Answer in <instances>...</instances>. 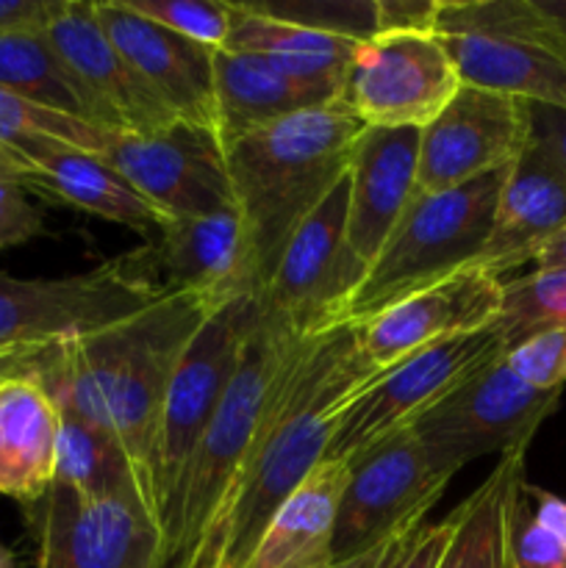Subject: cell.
Wrapping results in <instances>:
<instances>
[{
  "label": "cell",
  "instance_id": "5",
  "mask_svg": "<svg viewBox=\"0 0 566 568\" xmlns=\"http://www.w3.org/2000/svg\"><path fill=\"white\" fill-rule=\"evenodd\" d=\"M505 170L444 192H416L344 305L342 322L358 325L397 300L475 264L492 233Z\"/></svg>",
  "mask_w": 566,
  "mask_h": 568
},
{
  "label": "cell",
  "instance_id": "33",
  "mask_svg": "<svg viewBox=\"0 0 566 568\" xmlns=\"http://www.w3.org/2000/svg\"><path fill=\"white\" fill-rule=\"evenodd\" d=\"M247 3V0H244ZM255 11L270 14L275 20L294 22V26L314 28V31L333 33V37L366 42L386 33V3L383 0H253Z\"/></svg>",
  "mask_w": 566,
  "mask_h": 568
},
{
  "label": "cell",
  "instance_id": "30",
  "mask_svg": "<svg viewBox=\"0 0 566 568\" xmlns=\"http://www.w3.org/2000/svg\"><path fill=\"white\" fill-rule=\"evenodd\" d=\"M53 483L81 499H105L122 491L142 494L125 447L105 427L94 425L67 405H59Z\"/></svg>",
  "mask_w": 566,
  "mask_h": 568
},
{
  "label": "cell",
  "instance_id": "16",
  "mask_svg": "<svg viewBox=\"0 0 566 568\" xmlns=\"http://www.w3.org/2000/svg\"><path fill=\"white\" fill-rule=\"evenodd\" d=\"M503 277L472 264L358 322V349L377 372L461 333L481 331L503 311Z\"/></svg>",
  "mask_w": 566,
  "mask_h": 568
},
{
  "label": "cell",
  "instance_id": "19",
  "mask_svg": "<svg viewBox=\"0 0 566 568\" xmlns=\"http://www.w3.org/2000/svg\"><path fill=\"white\" fill-rule=\"evenodd\" d=\"M44 33L78 81L98 100L114 131L153 133L181 122L117 50L98 22L94 3L61 0Z\"/></svg>",
  "mask_w": 566,
  "mask_h": 568
},
{
  "label": "cell",
  "instance_id": "21",
  "mask_svg": "<svg viewBox=\"0 0 566 568\" xmlns=\"http://www.w3.org/2000/svg\"><path fill=\"white\" fill-rule=\"evenodd\" d=\"M420 131L370 128L350 161L347 258L358 286L416 194Z\"/></svg>",
  "mask_w": 566,
  "mask_h": 568
},
{
  "label": "cell",
  "instance_id": "32",
  "mask_svg": "<svg viewBox=\"0 0 566 568\" xmlns=\"http://www.w3.org/2000/svg\"><path fill=\"white\" fill-rule=\"evenodd\" d=\"M497 325L508 347L533 331L566 325V270H530L505 281Z\"/></svg>",
  "mask_w": 566,
  "mask_h": 568
},
{
  "label": "cell",
  "instance_id": "31",
  "mask_svg": "<svg viewBox=\"0 0 566 568\" xmlns=\"http://www.w3.org/2000/svg\"><path fill=\"white\" fill-rule=\"evenodd\" d=\"M511 568H566V499L522 483L508 525Z\"/></svg>",
  "mask_w": 566,
  "mask_h": 568
},
{
  "label": "cell",
  "instance_id": "17",
  "mask_svg": "<svg viewBox=\"0 0 566 568\" xmlns=\"http://www.w3.org/2000/svg\"><path fill=\"white\" fill-rule=\"evenodd\" d=\"M0 159L31 197L87 211L142 236L161 233L172 222L114 166L89 150L55 139H26L0 148Z\"/></svg>",
  "mask_w": 566,
  "mask_h": 568
},
{
  "label": "cell",
  "instance_id": "18",
  "mask_svg": "<svg viewBox=\"0 0 566 568\" xmlns=\"http://www.w3.org/2000/svg\"><path fill=\"white\" fill-rule=\"evenodd\" d=\"M148 247L166 294H200L228 305L259 292L253 244L236 205L178 216Z\"/></svg>",
  "mask_w": 566,
  "mask_h": 568
},
{
  "label": "cell",
  "instance_id": "34",
  "mask_svg": "<svg viewBox=\"0 0 566 568\" xmlns=\"http://www.w3.org/2000/svg\"><path fill=\"white\" fill-rule=\"evenodd\" d=\"M114 133L117 131H109V128L44 109L0 87V148L26 142V139H55V142L100 155Z\"/></svg>",
  "mask_w": 566,
  "mask_h": 568
},
{
  "label": "cell",
  "instance_id": "10",
  "mask_svg": "<svg viewBox=\"0 0 566 568\" xmlns=\"http://www.w3.org/2000/svg\"><path fill=\"white\" fill-rule=\"evenodd\" d=\"M461 75L436 31H392L358 42L338 103L366 128H422L461 89Z\"/></svg>",
  "mask_w": 566,
  "mask_h": 568
},
{
  "label": "cell",
  "instance_id": "44",
  "mask_svg": "<svg viewBox=\"0 0 566 568\" xmlns=\"http://www.w3.org/2000/svg\"><path fill=\"white\" fill-rule=\"evenodd\" d=\"M533 3L542 11L544 20L549 22V28H553V33L558 37L560 50H564L566 55V0H533Z\"/></svg>",
  "mask_w": 566,
  "mask_h": 568
},
{
  "label": "cell",
  "instance_id": "2",
  "mask_svg": "<svg viewBox=\"0 0 566 568\" xmlns=\"http://www.w3.org/2000/svg\"><path fill=\"white\" fill-rule=\"evenodd\" d=\"M381 375L358 349L353 322L316 333L300 349L255 436L222 536L220 568H244L272 516L327 460L355 394Z\"/></svg>",
  "mask_w": 566,
  "mask_h": 568
},
{
  "label": "cell",
  "instance_id": "28",
  "mask_svg": "<svg viewBox=\"0 0 566 568\" xmlns=\"http://www.w3.org/2000/svg\"><path fill=\"white\" fill-rule=\"evenodd\" d=\"M527 447L499 455L486 480L453 510L455 532L438 568H508V525L525 477Z\"/></svg>",
  "mask_w": 566,
  "mask_h": 568
},
{
  "label": "cell",
  "instance_id": "7",
  "mask_svg": "<svg viewBox=\"0 0 566 568\" xmlns=\"http://www.w3.org/2000/svg\"><path fill=\"white\" fill-rule=\"evenodd\" d=\"M259 303L255 294L239 297L222 305L194 336L183 353L170 388L161 405L159 433H155L153 455V514L155 521H164L178 486L225 397L233 381L239 361H242L244 342L253 327Z\"/></svg>",
  "mask_w": 566,
  "mask_h": 568
},
{
  "label": "cell",
  "instance_id": "15",
  "mask_svg": "<svg viewBox=\"0 0 566 568\" xmlns=\"http://www.w3.org/2000/svg\"><path fill=\"white\" fill-rule=\"evenodd\" d=\"M530 139L525 100L461 83L447 105L420 131L416 192H444L505 170Z\"/></svg>",
  "mask_w": 566,
  "mask_h": 568
},
{
  "label": "cell",
  "instance_id": "9",
  "mask_svg": "<svg viewBox=\"0 0 566 568\" xmlns=\"http://www.w3.org/2000/svg\"><path fill=\"white\" fill-rule=\"evenodd\" d=\"M499 325L461 333L420 349L381 372L364 392L355 394L338 425L327 460H350L400 427H411L422 414L464 386L472 375L505 355Z\"/></svg>",
  "mask_w": 566,
  "mask_h": 568
},
{
  "label": "cell",
  "instance_id": "43",
  "mask_svg": "<svg viewBox=\"0 0 566 568\" xmlns=\"http://www.w3.org/2000/svg\"><path fill=\"white\" fill-rule=\"evenodd\" d=\"M533 270H566V225L533 255Z\"/></svg>",
  "mask_w": 566,
  "mask_h": 568
},
{
  "label": "cell",
  "instance_id": "8",
  "mask_svg": "<svg viewBox=\"0 0 566 568\" xmlns=\"http://www.w3.org/2000/svg\"><path fill=\"white\" fill-rule=\"evenodd\" d=\"M560 397L564 392H536L522 383L499 355L422 414L411 430L425 444L431 464L453 480L472 460L530 447Z\"/></svg>",
  "mask_w": 566,
  "mask_h": 568
},
{
  "label": "cell",
  "instance_id": "22",
  "mask_svg": "<svg viewBox=\"0 0 566 568\" xmlns=\"http://www.w3.org/2000/svg\"><path fill=\"white\" fill-rule=\"evenodd\" d=\"M564 225L566 175L527 139L525 150L505 170L492 233L475 264L505 281V272L530 264Z\"/></svg>",
  "mask_w": 566,
  "mask_h": 568
},
{
  "label": "cell",
  "instance_id": "35",
  "mask_svg": "<svg viewBox=\"0 0 566 568\" xmlns=\"http://www.w3.org/2000/svg\"><path fill=\"white\" fill-rule=\"evenodd\" d=\"M122 3L133 14L209 50L225 48L236 17V9L228 0H122Z\"/></svg>",
  "mask_w": 566,
  "mask_h": 568
},
{
  "label": "cell",
  "instance_id": "11",
  "mask_svg": "<svg viewBox=\"0 0 566 568\" xmlns=\"http://www.w3.org/2000/svg\"><path fill=\"white\" fill-rule=\"evenodd\" d=\"M347 175L294 227L255 303L259 314L297 336L344 325V305L358 288L347 258Z\"/></svg>",
  "mask_w": 566,
  "mask_h": 568
},
{
  "label": "cell",
  "instance_id": "40",
  "mask_svg": "<svg viewBox=\"0 0 566 568\" xmlns=\"http://www.w3.org/2000/svg\"><path fill=\"white\" fill-rule=\"evenodd\" d=\"M422 525H425V521H422ZM422 525L403 527V530H397L394 536H388L386 541L375 544V547L364 549V552L353 555V558L333 560L327 568H394L397 566V560L403 558L405 549L411 547V541H414Z\"/></svg>",
  "mask_w": 566,
  "mask_h": 568
},
{
  "label": "cell",
  "instance_id": "3",
  "mask_svg": "<svg viewBox=\"0 0 566 568\" xmlns=\"http://www.w3.org/2000/svg\"><path fill=\"white\" fill-rule=\"evenodd\" d=\"M309 338L255 314L231 386L161 521L155 568H220L222 536L259 427Z\"/></svg>",
  "mask_w": 566,
  "mask_h": 568
},
{
  "label": "cell",
  "instance_id": "45",
  "mask_svg": "<svg viewBox=\"0 0 566 568\" xmlns=\"http://www.w3.org/2000/svg\"><path fill=\"white\" fill-rule=\"evenodd\" d=\"M0 568H14V555L3 541H0Z\"/></svg>",
  "mask_w": 566,
  "mask_h": 568
},
{
  "label": "cell",
  "instance_id": "46",
  "mask_svg": "<svg viewBox=\"0 0 566 568\" xmlns=\"http://www.w3.org/2000/svg\"><path fill=\"white\" fill-rule=\"evenodd\" d=\"M508 568H511V564H508Z\"/></svg>",
  "mask_w": 566,
  "mask_h": 568
},
{
  "label": "cell",
  "instance_id": "6",
  "mask_svg": "<svg viewBox=\"0 0 566 568\" xmlns=\"http://www.w3.org/2000/svg\"><path fill=\"white\" fill-rule=\"evenodd\" d=\"M166 294L150 247L67 277L0 272V347L53 344L139 314Z\"/></svg>",
  "mask_w": 566,
  "mask_h": 568
},
{
  "label": "cell",
  "instance_id": "36",
  "mask_svg": "<svg viewBox=\"0 0 566 568\" xmlns=\"http://www.w3.org/2000/svg\"><path fill=\"white\" fill-rule=\"evenodd\" d=\"M508 369L536 392H564L566 386V325L542 327L505 349Z\"/></svg>",
  "mask_w": 566,
  "mask_h": 568
},
{
  "label": "cell",
  "instance_id": "14",
  "mask_svg": "<svg viewBox=\"0 0 566 568\" xmlns=\"http://www.w3.org/2000/svg\"><path fill=\"white\" fill-rule=\"evenodd\" d=\"M100 159L170 220L236 205L225 148L209 128L172 122L153 133L117 131Z\"/></svg>",
  "mask_w": 566,
  "mask_h": 568
},
{
  "label": "cell",
  "instance_id": "27",
  "mask_svg": "<svg viewBox=\"0 0 566 568\" xmlns=\"http://www.w3.org/2000/svg\"><path fill=\"white\" fill-rule=\"evenodd\" d=\"M325 105L247 50H214V122L222 144L272 125L294 111Z\"/></svg>",
  "mask_w": 566,
  "mask_h": 568
},
{
  "label": "cell",
  "instance_id": "41",
  "mask_svg": "<svg viewBox=\"0 0 566 568\" xmlns=\"http://www.w3.org/2000/svg\"><path fill=\"white\" fill-rule=\"evenodd\" d=\"M61 0H0V33L20 28H44Z\"/></svg>",
  "mask_w": 566,
  "mask_h": 568
},
{
  "label": "cell",
  "instance_id": "4",
  "mask_svg": "<svg viewBox=\"0 0 566 568\" xmlns=\"http://www.w3.org/2000/svg\"><path fill=\"white\" fill-rule=\"evenodd\" d=\"M366 131L358 116L333 100L222 144L233 203L253 244L259 292L275 272L294 227L347 175Z\"/></svg>",
  "mask_w": 566,
  "mask_h": 568
},
{
  "label": "cell",
  "instance_id": "13",
  "mask_svg": "<svg viewBox=\"0 0 566 568\" xmlns=\"http://www.w3.org/2000/svg\"><path fill=\"white\" fill-rule=\"evenodd\" d=\"M344 464L347 483L338 503L333 560L353 558L403 527L422 525L449 483L411 427L388 433Z\"/></svg>",
  "mask_w": 566,
  "mask_h": 568
},
{
  "label": "cell",
  "instance_id": "1",
  "mask_svg": "<svg viewBox=\"0 0 566 568\" xmlns=\"http://www.w3.org/2000/svg\"><path fill=\"white\" fill-rule=\"evenodd\" d=\"M220 308L200 294H164L128 320L61 338L37 369L55 403L105 427L125 447L150 514L164 394L189 344Z\"/></svg>",
  "mask_w": 566,
  "mask_h": 568
},
{
  "label": "cell",
  "instance_id": "24",
  "mask_svg": "<svg viewBox=\"0 0 566 568\" xmlns=\"http://www.w3.org/2000/svg\"><path fill=\"white\" fill-rule=\"evenodd\" d=\"M233 9H236V17H233L225 48L261 55L320 103L338 100L358 42L275 20L247 3H233Z\"/></svg>",
  "mask_w": 566,
  "mask_h": 568
},
{
  "label": "cell",
  "instance_id": "12",
  "mask_svg": "<svg viewBox=\"0 0 566 568\" xmlns=\"http://www.w3.org/2000/svg\"><path fill=\"white\" fill-rule=\"evenodd\" d=\"M37 568H155L161 527L139 491L81 499L50 486L22 508Z\"/></svg>",
  "mask_w": 566,
  "mask_h": 568
},
{
  "label": "cell",
  "instance_id": "23",
  "mask_svg": "<svg viewBox=\"0 0 566 568\" xmlns=\"http://www.w3.org/2000/svg\"><path fill=\"white\" fill-rule=\"evenodd\" d=\"M59 405L39 372L0 381V494L22 508L50 491L55 480Z\"/></svg>",
  "mask_w": 566,
  "mask_h": 568
},
{
  "label": "cell",
  "instance_id": "25",
  "mask_svg": "<svg viewBox=\"0 0 566 568\" xmlns=\"http://www.w3.org/2000/svg\"><path fill=\"white\" fill-rule=\"evenodd\" d=\"M347 464L322 460L277 508L244 568H327Z\"/></svg>",
  "mask_w": 566,
  "mask_h": 568
},
{
  "label": "cell",
  "instance_id": "38",
  "mask_svg": "<svg viewBox=\"0 0 566 568\" xmlns=\"http://www.w3.org/2000/svg\"><path fill=\"white\" fill-rule=\"evenodd\" d=\"M455 532V516L449 510L438 525H422L411 547L405 549L403 558L397 560L394 568H438L447 552L449 541Z\"/></svg>",
  "mask_w": 566,
  "mask_h": 568
},
{
  "label": "cell",
  "instance_id": "29",
  "mask_svg": "<svg viewBox=\"0 0 566 568\" xmlns=\"http://www.w3.org/2000/svg\"><path fill=\"white\" fill-rule=\"evenodd\" d=\"M0 87L50 111L114 131L98 100L50 44L44 28L0 33Z\"/></svg>",
  "mask_w": 566,
  "mask_h": 568
},
{
  "label": "cell",
  "instance_id": "37",
  "mask_svg": "<svg viewBox=\"0 0 566 568\" xmlns=\"http://www.w3.org/2000/svg\"><path fill=\"white\" fill-rule=\"evenodd\" d=\"M44 231L42 211L0 159V253L31 242Z\"/></svg>",
  "mask_w": 566,
  "mask_h": 568
},
{
  "label": "cell",
  "instance_id": "42",
  "mask_svg": "<svg viewBox=\"0 0 566 568\" xmlns=\"http://www.w3.org/2000/svg\"><path fill=\"white\" fill-rule=\"evenodd\" d=\"M55 344V342H53ZM53 344H17V347H0V381L22 372H33L44 364Z\"/></svg>",
  "mask_w": 566,
  "mask_h": 568
},
{
  "label": "cell",
  "instance_id": "39",
  "mask_svg": "<svg viewBox=\"0 0 566 568\" xmlns=\"http://www.w3.org/2000/svg\"><path fill=\"white\" fill-rule=\"evenodd\" d=\"M527 116H530V142H536L566 175V111L527 103Z\"/></svg>",
  "mask_w": 566,
  "mask_h": 568
},
{
  "label": "cell",
  "instance_id": "26",
  "mask_svg": "<svg viewBox=\"0 0 566 568\" xmlns=\"http://www.w3.org/2000/svg\"><path fill=\"white\" fill-rule=\"evenodd\" d=\"M461 81L536 105L566 111V59L516 39L455 33L442 37Z\"/></svg>",
  "mask_w": 566,
  "mask_h": 568
},
{
  "label": "cell",
  "instance_id": "20",
  "mask_svg": "<svg viewBox=\"0 0 566 568\" xmlns=\"http://www.w3.org/2000/svg\"><path fill=\"white\" fill-rule=\"evenodd\" d=\"M94 14L117 50L175 120L216 133L214 50L133 14L122 0H98Z\"/></svg>",
  "mask_w": 566,
  "mask_h": 568
}]
</instances>
